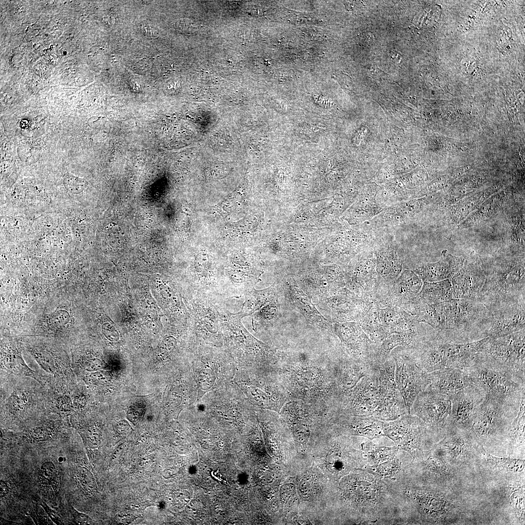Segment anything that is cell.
Masks as SVG:
<instances>
[{
	"mask_svg": "<svg viewBox=\"0 0 525 525\" xmlns=\"http://www.w3.org/2000/svg\"><path fill=\"white\" fill-rule=\"evenodd\" d=\"M485 398L484 393L475 385L451 396V426L470 431Z\"/></svg>",
	"mask_w": 525,
	"mask_h": 525,
	"instance_id": "e0dca14e",
	"label": "cell"
},
{
	"mask_svg": "<svg viewBox=\"0 0 525 525\" xmlns=\"http://www.w3.org/2000/svg\"><path fill=\"white\" fill-rule=\"evenodd\" d=\"M451 407L450 397L423 390L414 401L410 414L419 418L430 431L447 433L451 427Z\"/></svg>",
	"mask_w": 525,
	"mask_h": 525,
	"instance_id": "8fae6325",
	"label": "cell"
},
{
	"mask_svg": "<svg viewBox=\"0 0 525 525\" xmlns=\"http://www.w3.org/2000/svg\"><path fill=\"white\" fill-rule=\"evenodd\" d=\"M358 323L373 343L375 349L387 336L382 323L379 307L374 303Z\"/></svg>",
	"mask_w": 525,
	"mask_h": 525,
	"instance_id": "83f0119b",
	"label": "cell"
},
{
	"mask_svg": "<svg viewBox=\"0 0 525 525\" xmlns=\"http://www.w3.org/2000/svg\"><path fill=\"white\" fill-rule=\"evenodd\" d=\"M396 365L395 381L406 409L410 414L412 405L418 394L428 385V373L417 364L408 349L399 346L390 353Z\"/></svg>",
	"mask_w": 525,
	"mask_h": 525,
	"instance_id": "ba28073f",
	"label": "cell"
},
{
	"mask_svg": "<svg viewBox=\"0 0 525 525\" xmlns=\"http://www.w3.org/2000/svg\"><path fill=\"white\" fill-rule=\"evenodd\" d=\"M486 336L496 338L525 329V302L508 304L490 310Z\"/></svg>",
	"mask_w": 525,
	"mask_h": 525,
	"instance_id": "9a60e30c",
	"label": "cell"
},
{
	"mask_svg": "<svg viewBox=\"0 0 525 525\" xmlns=\"http://www.w3.org/2000/svg\"><path fill=\"white\" fill-rule=\"evenodd\" d=\"M280 291V284L273 283L262 290L254 288L245 295L241 310L245 316H251L254 331L272 327L279 320Z\"/></svg>",
	"mask_w": 525,
	"mask_h": 525,
	"instance_id": "9c48e42d",
	"label": "cell"
},
{
	"mask_svg": "<svg viewBox=\"0 0 525 525\" xmlns=\"http://www.w3.org/2000/svg\"><path fill=\"white\" fill-rule=\"evenodd\" d=\"M39 474L44 483L52 485L56 476V470L54 464L51 461L44 462L40 467Z\"/></svg>",
	"mask_w": 525,
	"mask_h": 525,
	"instance_id": "1f68e13d",
	"label": "cell"
},
{
	"mask_svg": "<svg viewBox=\"0 0 525 525\" xmlns=\"http://www.w3.org/2000/svg\"><path fill=\"white\" fill-rule=\"evenodd\" d=\"M86 439L88 446L91 449L98 447L101 441L99 431L94 427L88 428L85 433Z\"/></svg>",
	"mask_w": 525,
	"mask_h": 525,
	"instance_id": "d6a6232c",
	"label": "cell"
},
{
	"mask_svg": "<svg viewBox=\"0 0 525 525\" xmlns=\"http://www.w3.org/2000/svg\"><path fill=\"white\" fill-rule=\"evenodd\" d=\"M197 329L201 337L208 341L218 342L223 336L219 306L221 298L197 294Z\"/></svg>",
	"mask_w": 525,
	"mask_h": 525,
	"instance_id": "ffe728a7",
	"label": "cell"
},
{
	"mask_svg": "<svg viewBox=\"0 0 525 525\" xmlns=\"http://www.w3.org/2000/svg\"><path fill=\"white\" fill-rule=\"evenodd\" d=\"M508 434L515 439L524 441L525 397L522 400L517 415L511 423Z\"/></svg>",
	"mask_w": 525,
	"mask_h": 525,
	"instance_id": "f546056e",
	"label": "cell"
},
{
	"mask_svg": "<svg viewBox=\"0 0 525 525\" xmlns=\"http://www.w3.org/2000/svg\"><path fill=\"white\" fill-rule=\"evenodd\" d=\"M27 397L24 393H15L10 398L9 402L11 406L16 410H20L27 402Z\"/></svg>",
	"mask_w": 525,
	"mask_h": 525,
	"instance_id": "e575fe53",
	"label": "cell"
},
{
	"mask_svg": "<svg viewBox=\"0 0 525 525\" xmlns=\"http://www.w3.org/2000/svg\"><path fill=\"white\" fill-rule=\"evenodd\" d=\"M475 299L489 310L525 301L524 266L508 262L487 271L485 281Z\"/></svg>",
	"mask_w": 525,
	"mask_h": 525,
	"instance_id": "277c9868",
	"label": "cell"
},
{
	"mask_svg": "<svg viewBox=\"0 0 525 525\" xmlns=\"http://www.w3.org/2000/svg\"><path fill=\"white\" fill-rule=\"evenodd\" d=\"M77 476L78 481L86 492L91 493L96 488L95 479L91 472L84 467H80L77 469Z\"/></svg>",
	"mask_w": 525,
	"mask_h": 525,
	"instance_id": "4dcf8cb0",
	"label": "cell"
},
{
	"mask_svg": "<svg viewBox=\"0 0 525 525\" xmlns=\"http://www.w3.org/2000/svg\"><path fill=\"white\" fill-rule=\"evenodd\" d=\"M332 327L350 357L373 365L375 346L358 322H332Z\"/></svg>",
	"mask_w": 525,
	"mask_h": 525,
	"instance_id": "5bb4252c",
	"label": "cell"
},
{
	"mask_svg": "<svg viewBox=\"0 0 525 525\" xmlns=\"http://www.w3.org/2000/svg\"><path fill=\"white\" fill-rule=\"evenodd\" d=\"M303 275L296 280L300 288L315 301L331 296L345 287L344 273L336 267L328 271Z\"/></svg>",
	"mask_w": 525,
	"mask_h": 525,
	"instance_id": "d6986e66",
	"label": "cell"
},
{
	"mask_svg": "<svg viewBox=\"0 0 525 525\" xmlns=\"http://www.w3.org/2000/svg\"><path fill=\"white\" fill-rule=\"evenodd\" d=\"M57 402L58 406L61 410L67 411L71 407L72 402L70 399L66 396L59 397Z\"/></svg>",
	"mask_w": 525,
	"mask_h": 525,
	"instance_id": "74e56055",
	"label": "cell"
},
{
	"mask_svg": "<svg viewBox=\"0 0 525 525\" xmlns=\"http://www.w3.org/2000/svg\"><path fill=\"white\" fill-rule=\"evenodd\" d=\"M411 315L447 340L466 343L487 337L485 332L490 312L475 299L452 298L433 304L417 299L412 305Z\"/></svg>",
	"mask_w": 525,
	"mask_h": 525,
	"instance_id": "6da1fadb",
	"label": "cell"
},
{
	"mask_svg": "<svg viewBox=\"0 0 525 525\" xmlns=\"http://www.w3.org/2000/svg\"><path fill=\"white\" fill-rule=\"evenodd\" d=\"M476 448L487 463L493 468L514 472H521L525 468L524 460L493 456L486 452L481 443L478 442Z\"/></svg>",
	"mask_w": 525,
	"mask_h": 525,
	"instance_id": "f1b7e54d",
	"label": "cell"
},
{
	"mask_svg": "<svg viewBox=\"0 0 525 525\" xmlns=\"http://www.w3.org/2000/svg\"><path fill=\"white\" fill-rule=\"evenodd\" d=\"M46 432L43 428H38L32 433V436L35 440H42L45 438Z\"/></svg>",
	"mask_w": 525,
	"mask_h": 525,
	"instance_id": "ab89813d",
	"label": "cell"
},
{
	"mask_svg": "<svg viewBox=\"0 0 525 525\" xmlns=\"http://www.w3.org/2000/svg\"><path fill=\"white\" fill-rule=\"evenodd\" d=\"M374 370V374L362 378L353 388L339 397V406L342 412L372 417L382 399L375 368Z\"/></svg>",
	"mask_w": 525,
	"mask_h": 525,
	"instance_id": "7c38bea8",
	"label": "cell"
},
{
	"mask_svg": "<svg viewBox=\"0 0 525 525\" xmlns=\"http://www.w3.org/2000/svg\"><path fill=\"white\" fill-rule=\"evenodd\" d=\"M464 369L485 397L520 404L525 397V379L506 369L475 357Z\"/></svg>",
	"mask_w": 525,
	"mask_h": 525,
	"instance_id": "3957f363",
	"label": "cell"
},
{
	"mask_svg": "<svg viewBox=\"0 0 525 525\" xmlns=\"http://www.w3.org/2000/svg\"><path fill=\"white\" fill-rule=\"evenodd\" d=\"M487 276V270L478 263L464 262L461 269L449 280L453 298L475 299L481 291Z\"/></svg>",
	"mask_w": 525,
	"mask_h": 525,
	"instance_id": "44dd1931",
	"label": "cell"
},
{
	"mask_svg": "<svg viewBox=\"0 0 525 525\" xmlns=\"http://www.w3.org/2000/svg\"><path fill=\"white\" fill-rule=\"evenodd\" d=\"M372 245L377 270L385 283L395 280L402 271L403 262L393 237L378 230Z\"/></svg>",
	"mask_w": 525,
	"mask_h": 525,
	"instance_id": "2e32d148",
	"label": "cell"
},
{
	"mask_svg": "<svg viewBox=\"0 0 525 525\" xmlns=\"http://www.w3.org/2000/svg\"><path fill=\"white\" fill-rule=\"evenodd\" d=\"M387 335L392 333L415 332L426 327L414 315L397 307L379 308Z\"/></svg>",
	"mask_w": 525,
	"mask_h": 525,
	"instance_id": "d4e9b609",
	"label": "cell"
},
{
	"mask_svg": "<svg viewBox=\"0 0 525 525\" xmlns=\"http://www.w3.org/2000/svg\"><path fill=\"white\" fill-rule=\"evenodd\" d=\"M40 505L43 507L44 509L46 511V513L52 520V521L56 525L62 524V521L61 518L58 516L56 512L51 509L47 504L43 501L40 504Z\"/></svg>",
	"mask_w": 525,
	"mask_h": 525,
	"instance_id": "8d00e7d4",
	"label": "cell"
},
{
	"mask_svg": "<svg viewBox=\"0 0 525 525\" xmlns=\"http://www.w3.org/2000/svg\"><path fill=\"white\" fill-rule=\"evenodd\" d=\"M488 338L456 343L444 339L435 330L411 351V355L419 367L426 373L444 368H465L473 361Z\"/></svg>",
	"mask_w": 525,
	"mask_h": 525,
	"instance_id": "7a4b0ae2",
	"label": "cell"
},
{
	"mask_svg": "<svg viewBox=\"0 0 525 525\" xmlns=\"http://www.w3.org/2000/svg\"><path fill=\"white\" fill-rule=\"evenodd\" d=\"M63 459H64V458H63V457H59V458H58V461L59 462H62V461H63Z\"/></svg>",
	"mask_w": 525,
	"mask_h": 525,
	"instance_id": "f6af8a7d",
	"label": "cell"
},
{
	"mask_svg": "<svg viewBox=\"0 0 525 525\" xmlns=\"http://www.w3.org/2000/svg\"><path fill=\"white\" fill-rule=\"evenodd\" d=\"M520 404H511L485 397L470 430L471 434L475 440H486L509 431Z\"/></svg>",
	"mask_w": 525,
	"mask_h": 525,
	"instance_id": "8992f818",
	"label": "cell"
},
{
	"mask_svg": "<svg viewBox=\"0 0 525 525\" xmlns=\"http://www.w3.org/2000/svg\"><path fill=\"white\" fill-rule=\"evenodd\" d=\"M85 397L82 394H79L74 397L73 401V404L75 408H82L85 406Z\"/></svg>",
	"mask_w": 525,
	"mask_h": 525,
	"instance_id": "60d3db41",
	"label": "cell"
},
{
	"mask_svg": "<svg viewBox=\"0 0 525 525\" xmlns=\"http://www.w3.org/2000/svg\"><path fill=\"white\" fill-rule=\"evenodd\" d=\"M422 284L414 271L404 270L395 280L381 283L373 302L381 308L397 307L407 312Z\"/></svg>",
	"mask_w": 525,
	"mask_h": 525,
	"instance_id": "4fadbf2b",
	"label": "cell"
},
{
	"mask_svg": "<svg viewBox=\"0 0 525 525\" xmlns=\"http://www.w3.org/2000/svg\"><path fill=\"white\" fill-rule=\"evenodd\" d=\"M381 397L382 399L372 417L381 420L390 421L409 414L398 389L389 391Z\"/></svg>",
	"mask_w": 525,
	"mask_h": 525,
	"instance_id": "484cf974",
	"label": "cell"
},
{
	"mask_svg": "<svg viewBox=\"0 0 525 525\" xmlns=\"http://www.w3.org/2000/svg\"><path fill=\"white\" fill-rule=\"evenodd\" d=\"M281 290L292 307L302 315L311 325L332 332V322L318 310L312 299L300 288L296 280L289 278L279 283Z\"/></svg>",
	"mask_w": 525,
	"mask_h": 525,
	"instance_id": "ac0fdd59",
	"label": "cell"
},
{
	"mask_svg": "<svg viewBox=\"0 0 525 525\" xmlns=\"http://www.w3.org/2000/svg\"><path fill=\"white\" fill-rule=\"evenodd\" d=\"M0 496L2 498L6 496L9 491V488L7 483L3 480H0Z\"/></svg>",
	"mask_w": 525,
	"mask_h": 525,
	"instance_id": "7bdbcfd3",
	"label": "cell"
},
{
	"mask_svg": "<svg viewBox=\"0 0 525 525\" xmlns=\"http://www.w3.org/2000/svg\"><path fill=\"white\" fill-rule=\"evenodd\" d=\"M128 424L127 423L125 425H124V426H123V425L122 424H119V431H121V432H124L126 431L127 429H128Z\"/></svg>",
	"mask_w": 525,
	"mask_h": 525,
	"instance_id": "ee69618b",
	"label": "cell"
},
{
	"mask_svg": "<svg viewBox=\"0 0 525 525\" xmlns=\"http://www.w3.org/2000/svg\"><path fill=\"white\" fill-rule=\"evenodd\" d=\"M370 299L343 287L333 295L315 301L317 309L332 322H359L372 306Z\"/></svg>",
	"mask_w": 525,
	"mask_h": 525,
	"instance_id": "52a82bcc",
	"label": "cell"
},
{
	"mask_svg": "<svg viewBox=\"0 0 525 525\" xmlns=\"http://www.w3.org/2000/svg\"><path fill=\"white\" fill-rule=\"evenodd\" d=\"M464 259L443 252L437 262L424 264L414 270L423 282H435L452 278L462 267Z\"/></svg>",
	"mask_w": 525,
	"mask_h": 525,
	"instance_id": "cb8c5ba5",
	"label": "cell"
},
{
	"mask_svg": "<svg viewBox=\"0 0 525 525\" xmlns=\"http://www.w3.org/2000/svg\"><path fill=\"white\" fill-rule=\"evenodd\" d=\"M422 302L433 304L453 298L452 288L449 279L435 282H423L417 296Z\"/></svg>",
	"mask_w": 525,
	"mask_h": 525,
	"instance_id": "4316f807",
	"label": "cell"
},
{
	"mask_svg": "<svg viewBox=\"0 0 525 525\" xmlns=\"http://www.w3.org/2000/svg\"><path fill=\"white\" fill-rule=\"evenodd\" d=\"M372 245L358 254L344 272L345 287L361 298L373 300L382 282L379 275Z\"/></svg>",
	"mask_w": 525,
	"mask_h": 525,
	"instance_id": "30bf717a",
	"label": "cell"
},
{
	"mask_svg": "<svg viewBox=\"0 0 525 525\" xmlns=\"http://www.w3.org/2000/svg\"><path fill=\"white\" fill-rule=\"evenodd\" d=\"M521 491H514L512 494L511 500L515 510L518 515L523 517H524L525 511L524 493L522 492V490Z\"/></svg>",
	"mask_w": 525,
	"mask_h": 525,
	"instance_id": "836d02e7",
	"label": "cell"
},
{
	"mask_svg": "<svg viewBox=\"0 0 525 525\" xmlns=\"http://www.w3.org/2000/svg\"><path fill=\"white\" fill-rule=\"evenodd\" d=\"M137 409L133 408L128 413V418L132 422H137L141 417L142 411Z\"/></svg>",
	"mask_w": 525,
	"mask_h": 525,
	"instance_id": "f35d334b",
	"label": "cell"
},
{
	"mask_svg": "<svg viewBox=\"0 0 525 525\" xmlns=\"http://www.w3.org/2000/svg\"><path fill=\"white\" fill-rule=\"evenodd\" d=\"M72 513L74 519V521L75 524L79 525H87L91 524V519L88 516L84 513L79 512L73 507H72Z\"/></svg>",
	"mask_w": 525,
	"mask_h": 525,
	"instance_id": "d590c367",
	"label": "cell"
},
{
	"mask_svg": "<svg viewBox=\"0 0 525 525\" xmlns=\"http://www.w3.org/2000/svg\"><path fill=\"white\" fill-rule=\"evenodd\" d=\"M475 357L525 379V329L496 338L488 337Z\"/></svg>",
	"mask_w": 525,
	"mask_h": 525,
	"instance_id": "5b68a950",
	"label": "cell"
},
{
	"mask_svg": "<svg viewBox=\"0 0 525 525\" xmlns=\"http://www.w3.org/2000/svg\"><path fill=\"white\" fill-rule=\"evenodd\" d=\"M473 385L464 368H444L428 373V385L424 390L451 397Z\"/></svg>",
	"mask_w": 525,
	"mask_h": 525,
	"instance_id": "7402d4cb",
	"label": "cell"
},
{
	"mask_svg": "<svg viewBox=\"0 0 525 525\" xmlns=\"http://www.w3.org/2000/svg\"><path fill=\"white\" fill-rule=\"evenodd\" d=\"M383 432L397 443L409 444L416 447L426 436L427 428L419 418L406 414L385 422Z\"/></svg>",
	"mask_w": 525,
	"mask_h": 525,
	"instance_id": "603a6c76",
	"label": "cell"
},
{
	"mask_svg": "<svg viewBox=\"0 0 525 525\" xmlns=\"http://www.w3.org/2000/svg\"><path fill=\"white\" fill-rule=\"evenodd\" d=\"M141 30L143 34L147 36L154 37L156 36L157 34L154 29L148 25H142L141 26Z\"/></svg>",
	"mask_w": 525,
	"mask_h": 525,
	"instance_id": "b9f144b4",
	"label": "cell"
}]
</instances>
